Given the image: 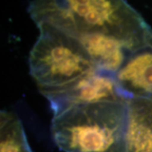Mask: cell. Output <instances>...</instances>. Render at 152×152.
<instances>
[{"label":"cell","mask_w":152,"mask_h":152,"mask_svg":"<svg viewBox=\"0 0 152 152\" xmlns=\"http://www.w3.org/2000/svg\"><path fill=\"white\" fill-rule=\"evenodd\" d=\"M29 13L37 26L49 24L78 38L104 33L131 53L152 42V29L125 0H33Z\"/></svg>","instance_id":"6da1fadb"},{"label":"cell","mask_w":152,"mask_h":152,"mask_svg":"<svg viewBox=\"0 0 152 152\" xmlns=\"http://www.w3.org/2000/svg\"><path fill=\"white\" fill-rule=\"evenodd\" d=\"M128 101L77 106L54 116L51 132L65 152H126Z\"/></svg>","instance_id":"7a4b0ae2"},{"label":"cell","mask_w":152,"mask_h":152,"mask_svg":"<svg viewBox=\"0 0 152 152\" xmlns=\"http://www.w3.org/2000/svg\"><path fill=\"white\" fill-rule=\"evenodd\" d=\"M37 27L40 33L29 65L39 89L64 86L97 69L77 38L49 24Z\"/></svg>","instance_id":"3957f363"},{"label":"cell","mask_w":152,"mask_h":152,"mask_svg":"<svg viewBox=\"0 0 152 152\" xmlns=\"http://www.w3.org/2000/svg\"><path fill=\"white\" fill-rule=\"evenodd\" d=\"M39 90L49 102L53 117L77 106L126 101L120 92L115 75L98 69L64 86Z\"/></svg>","instance_id":"277c9868"},{"label":"cell","mask_w":152,"mask_h":152,"mask_svg":"<svg viewBox=\"0 0 152 152\" xmlns=\"http://www.w3.org/2000/svg\"><path fill=\"white\" fill-rule=\"evenodd\" d=\"M115 78L126 101L144 99L152 102V42L132 53Z\"/></svg>","instance_id":"5b68a950"},{"label":"cell","mask_w":152,"mask_h":152,"mask_svg":"<svg viewBox=\"0 0 152 152\" xmlns=\"http://www.w3.org/2000/svg\"><path fill=\"white\" fill-rule=\"evenodd\" d=\"M77 39L86 48L98 69L114 75L132 53L124 42L104 33L85 34Z\"/></svg>","instance_id":"8992f818"},{"label":"cell","mask_w":152,"mask_h":152,"mask_svg":"<svg viewBox=\"0 0 152 152\" xmlns=\"http://www.w3.org/2000/svg\"><path fill=\"white\" fill-rule=\"evenodd\" d=\"M128 109L126 152H152V102L130 99Z\"/></svg>","instance_id":"52a82bcc"},{"label":"cell","mask_w":152,"mask_h":152,"mask_svg":"<svg viewBox=\"0 0 152 152\" xmlns=\"http://www.w3.org/2000/svg\"><path fill=\"white\" fill-rule=\"evenodd\" d=\"M0 152H32L21 121L15 114L1 111Z\"/></svg>","instance_id":"ba28073f"}]
</instances>
